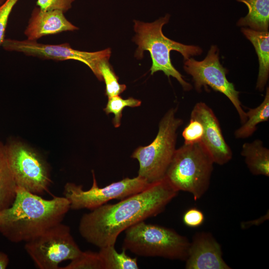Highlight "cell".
Segmentation results:
<instances>
[{"mask_svg": "<svg viewBox=\"0 0 269 269\" xmlns=\"http://www.w3.org/2000/svg\"><path fill=\"white\" fill-rule=\"evenodd\" d=\"M69 209L64 196L47 200L17 186L12 204L0 211V233L12 243L26 242L62 223Z\"/></svg>", "mask_w": 269, "mask_h": 269, "instance_id": "obj_2", "label": "cell"}, {"mask_svg": "<svg viewBox=\"0 0 269 269\" xmlns=\"http://www.w3.org/2000/svg\"><path fill=\"white\" fill-rule=\"evenodd\" d=\"M6 0H0V5L2 4Z\"/></svg>", "mask_w": 269, "mask_h": 269, "instance_id": "obj_30", "label": "cell"}, {"mask_svg": "<svg viewBox=\"0 0 269 269\" xmlns=\"http://www.w3.org/2000/svg\"><path fill=\"white\" fill-rule=\"evenodd\" d=\"M185 60L184 69L192 77L196 90L200 92L202 87L206 90L210 87L215 91L225 95L236 109L241 123H244L247 120L246 112L242 108L239 99L240 92L227 78V70L220 62L217 47L211 46L207 56L202 61H197L193 58Z\"/></svg>", "mask_w": 269, "mask_h": 269, "instance_id": "obj_9", "label": "cell"}, {"mask_svg": "<svg viewBox=\"0 0 269 269\" xmlns=\"http://www.w3.org/2000/svg\"><path fill=\"white\" fill-rule=\"evenodd\" d=\"M185 261L186 269H231L222 258L220 244L211 233L207 232L194 235Z\"/></svg>", "mask_w": 269, "mask_h": 269, "instance_id": "obj_13", "label": "cell"}, {"mask_svg": "<svg viewBox=\"0 0 269 269\" xmlns=\"http://www.w3.org/2000/svg\"><path fill=\"white\" fill-rule=\"evenodd\" d=\"M244 3L248 8L247 15L240 18L238 26H249L258 31H268L269 0H236Z\"/></svg>", "mask_w": 269, "mask_h": 269, "instance_id": "obj_17", "label": "cell"}, {"mask_svg": "<svg viewBox=\"0 0 269 269\" xmlns=\"http://www.w3.org/2000/svg\"><path fill=\"white\" fill-rule=\"evenodd\" d=\"M178 192L164 176L117 203H106L83 214L79 232L87 242L100 249L115 246L122 232L162 212Z\"/></svg>", "mask_w": 269, "mask_h": 269, "instance_id": "obj_1", "label": "cell"}, {"mask_svg": "<svg viewBox=\"0 0 269 269\" xmlns=\"http://www.w3.org/2000/svg\"><path fill=\"white\" fill-rule=\"evenodd\" d=\"M108 99V103L104 111L107 115L110 113L114 115L113 123L115 128H118L121 125L122 112L125 108L137 107L141 104V101L133 97L124 99L120 96H115Z\"/></svg>", "mask_w": 269, "mask_h": 269, "instance_id": "obj_22", "label": "cell"}, {"mask_svg": "<svg viewBox=\"0 0 269 269\" xmlns=\"http://www.w3.org/2000/svg\"><path fill=\"white\" fill-rule=\"evenodd\" d=\"M122 250L140 257L185 261L190 242L172 229L139 222L125 231Z\"/></svg>", "mask_w": 269, "mask_h": 269, "instance_id": "obj_5", "label": "cell"}, {"mask_svg": "<svg viewBox=\"0 0 269 269\" xmlns=\"http://www.w3.org/2000/svg\"><path fill=\"white\" fill-rule=\"evenodd\" d=\"M203 133L202 123L195 119L190 118L189 123L182 133L184 144H189L201 142Z\"/></svg>", "mask_w": 269, "mask_h": 269, "instance_id": "obj_24", "label": "cell"}, {"mask_svg": "<svg viewBox=\"0 0 269 269\" xmlns=\"http://www.w3.org/2000/svg\"><path fill=\"white\" fill-rule=\"evenodd\" d=\"M176 108L167 111L159 122L154 140L136 148L131 155L138 161V176L149 183L165 176L176 149L177 131L183 124L182 120L176 117Z\"/></svg>", "mask_w": 269, "mask_h": 269, "instance_id": "obj_6", "label": "cell"}, {"mask_svg": "<svg viewBox=\"0 0 269 269\" xmlns=\"http://www.w3.org/2000/svg\"><path fill=\"white\" fill-rule=\"evenodd\" d=\"M214 163L201 142L184 143L176 149L165 177L178 191L188 192L197 200L209 188Z\"/></svg>", "mask_w": 269, "mask_h": 269, "instance_id": "obj_4", "label": "cell"}, {"mask_svg": "<svg viewBox=\"0 0 269 269\" xmlns=\"http://www.w3.org/2000/svg\"><path fill=\"white\" fill-rule=\"evenodd\" d=\"M5 147L16 186L37 195L48 192L51 180L47 163L41 156L21 142H11Z\"/></svg>", "mask_w": 269, "mask_h": 269, "instance_id": "obj_10", "label": "cell"}, {"mask_svg": "<svg viewBox=\"0 0 269 269\" xmlns=\"http://www.w3.org/2000/svg\"><path fill=\"white\" fill-rule=\"evenodd\" d=\"M79 29L60 10H44L38 6L32 10L24 31L27 40L37 41L43 36L54 35Z\"/></svg>", "mask_w": 269, "mask_h": 269, "instance_id": "obj_14", "label": "cell"}, {"mask_svg": "<svg viewBox=\"0 0 269 269\" xmlns=\"http://www.w3.org/2000/svg\"><path fill=\"white\" fill-rule=\"evenodd\" d=\"M241 155L250 171L255 175L269 176V149L257 139L242 145Z\"/></svg>", "mask_w": 269, "mask_h": 269, "instance_id": "obj_16", "label": "cell"}, {"mask_svg": "<svg viewBox=\"0 0 269 269\" xmlns=\"http://www.w3.org/2000/svg\"><path fill=\"white\" fill-rule=\"evenodd\" d=\"M25 251L40 269H59V264L81 253L70 228L59 223L25 242Z\"/></svg>", "mask_w": 269, "mask_h": 269, "instance_id": "obj_7", "label": "cell"}, {"mask_svg": "<svg viewBox=\"0 0 269 269\" xmlns=\"http://www.w3.org/2000/svg\"><path fill=\"white\" fill-rule=\"evenodd\" d=\"M269 217V211H268L265 215L261 216L257 219L242 222L241 224V227L242 229H246L253 226H259L268 220Z\"/></svg>", "mask_w": 269, "mask_h": 269, "instance_id": "obj_28", "label": "cell"}, {"mask_svg": "<svg viewBox=\"0 0 269 269\" xmlns=\"http://www.w3.org/2000/svg\"><path fill=\"white\" fill-rule=\"evenodd\" d=\"M1 46L7 51L21 52L27 56L42 59L80 61L89 67L98 79L101 77L99 69V63L103 59H109L111 54L110 48L96 52H87L74 49L68 43L49 44L27 39L5 38Z\"/></svg>", "mask_w": 269, "mask_h": 269, "instance_id": "obj_11", "label": "cell"}, {"mask_svg": "<svg viewBox=\"0 0 269 269\" xmlns=\"http://www.w3.org/2000/svg\"><path fill=\"white\" fill-rule=\"evenodd\" d=\"M8 256L2 252H0V269H5L9 264Z\"/></svg>", "mask_w": 269, "mask_h": 269, "instance_id": "obj_29", "label": "cell"}, {"mask_svg": "<svg viewBox=\"0 0 269 269\" xmlns=\"http://www.w3.org/2000/svg\"><path fill=\"white\" fill-rule=\"evenodd\" d=\"M99 69L106 85V95L108 98L119 96L127 88L125 84H120L118 77L112 69L108 59L102 60L99 64Z\"/></svg>", "mask_w": 269, "mask_h": 269, "instance_id": "obj_21", "label": "cell"}, {"mask_svg": "<svg viewBox=\"0 0 269 269\" xmlns=\"http://www.w3.org/2000/svg\"><path fill=\"white\" fill-rule=\"evenodd\" d=\"M190 118L199 121L204 129L201 142L207 150L214 162L224 165L230 161L233 152L223 136L220 123L212 109L204 102L194 106Z\"/></svg>", "mask_w": 269, "mask_h": 269, "instance_id": "obj_12", "label": "cell"}, {"mask_svg": "<svg viewBox=\"0 0 269 269\" xmlns=\"http://www.w3.org/2000/svg\"><path fill=\"white\" fill-rule=\"evenodd\" d=\"M247 120L234 132L237 139H245L252 136L257 131V126L269 119V89L267 88L264 100L257 107L249 109L246 113Z\"/></svg>", "mask_w": 269, "mask_h": 269, "instance_id": "obj_19", "label": "cell"}, {"mask_svg": "<svg viewBox=\"0 0 269 269\" xmlns=\"http://www.w3.org/2000/svg\"><path fill=\"white\" fill-rule=\"evenodd\" d=\"M104 263V269H137L139 268L136 258H131L122 250L118 253L115 246H109L100 249L99 252Z\"/></svg>", "mask_w": 269, "mask_h": 269, "instance_id": "obj_20", "label": "cell"}, {"mask_svg": "<svg viewBox=\"0 0 269 269\" xmlns=\"http://www.w3.org/2000/svg\"><path fill=\"white\" fill-rule=\"evenodd\" d=\"M169 17L170 15L166 14L165 16L150 23L134 20L136 35L134 41L138 46L134 55L140 59L143 58V52L148 51L152 62L150 69L151 75L161 71L168 78L171 76L176 79L185 91H190L192 89V85L184 80L183 76L172 64L170 51L179 52L186 60L191 56L200 55L202 50L199 46L185 45L165 37L162 28L168 23Z\"/></svg>", "mask_w": 269, "mask_h": 269, "instance_id": "obj_3", "label": "cell"}, {"mask_svg": "<svg viewBox=\"0 0 269 269\" xmlns=\"http://www.w3.org/2000/svg\"><path fill=\"white\" fill-rule=\"evenodd\" d=\"M204 221V215L202 211L196 208L188 210L183 215V221L185 225L196 228L201 225Z\"/></svg>", "mask_w": 269, "mask_h": 269, "instance_id": "obj_27", "label": "cell"}, {"mask_svg": "<svg viewBox=\"0 0 269 269\" xmlns=\"http://www.w3.org/2000/svg\"><path fill=\"white\" fill-rule=\"evenodd\" d=\"M59 269H104L103 259L99 252L82 251L66 266Z\"/></svg>", "mask_w": 269, "mask_h": 269, "instance_id": "obj_23", "label": "cell"}, {"mask_svg": "<svg viewBox=\"0 0 269 269\" xmlns=\"http://www.w3.org/2000/svg\"><path fill=\"white\" fill-rule=\"evenodd\" d=\"M75 0H37L36 6L44 10H58L64 13L69 10Z\"/></svg>", "mask_w": 269, "mask_h": 269, "instance_id": "obj_26", "label": "cell"}, {"mask_svg": "<svg viewBox=\"0 0 269 269\" xmlns=\"http://www.w3.org/2000/svg\"><path fill=\"white\" fill-rule=\"evenodd\" d=\"M19 0H6L0 5V46L5 39V34L10 14Z\"/></svg>", "mask_w": 269, "mask_h": 269, "instance_id": "obj_25", "label": "cell"}, {"mask_svg": "<svg viewBox=\"0 0 269 269\" xmlns=\"http://www.w3.org/2000/svg\"><path fill=\"white\" fill-rule=\"evenodd\" d=\"M16 187L8 163L6 147L0 142V211L12 204L16 195Z\"/></svg>", "mask_w": 269, "mask_h": 269, "instance_id": "obj_18", "label": "cell"}, {"mask_svg": "<svg viewBox=\"0 0 269 269\" xmlns=\"http://www.w3.org/2000/svg\"><path fill=\"white\" fill-rule=\"evenodd\" d=\"M242 31L254 45L258 56L259 70L256 88L260 91L265 89L269 76V33L242 28Z\"/></svg>", "mask_w": 269, "mask_h": 269, "instance_id": "obj_15", "label": "cell"}, {"mask_svg": "<svg viewBox=\"0 0 269 269\" xmlns=\"http://www.w3.org/2000/svg\"><path fill=\"white\" fill-rule=\"evenodd\" d=\"M92 173L93 184L89 190H84L82 185L72 182H68L65 185L63 194L69 201L71 209L92 210L110 200H121L138 193L147 188L150 183L137 175L132 178L126 177L105 187H100L94 171L92 170Z\"/></svg>", "mask_w": 269, "mask_h": 269, "instance_id": "obj_8", "label": "cell"}]
</instances>
